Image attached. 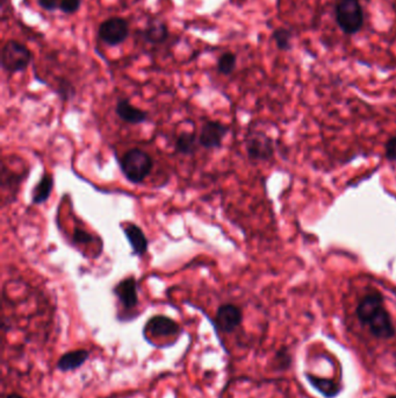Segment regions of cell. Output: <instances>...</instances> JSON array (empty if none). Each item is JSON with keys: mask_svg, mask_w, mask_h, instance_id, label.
I'll use <instances>...</instances> for the list:
<instances>
[{"mask_svg": "<svg viewBox=\"0 0 396 398\" xmlns=\"http://www.w3.org/2000/svg\"><path fill=\"white\" fill-rule=\"evenodd\" d=\"M142 39L149 45H162L170 38V31L166 23L161 19L149 20L145 30L140 33Z\"/></svg>", "mask_w": 396, "mask_h": 398, "instance_id": "14", "label": "cell"}, {"mask_svg": "<svg viewBox=\"0 0 396 398\" xmlns=\"http://www.w3.org/2000/svg\"><path fill=\"white\" fill-rule=\"evenodd\" d=\"M229 131L230 128L228 125L219 120H207L200 130V147L207 150L222 148L223 140L228 136Z\"/></svg>", "mask_w": 396, "mask_h": 398, "instance_id": "10", "label": "cell"}, {"mask_svg": "<svg viewBox=\"0 0 396 398\" xmlns=\"http://www.w3.org/2000/svg\"><path fill=\"white\" fill-rule=\"evenodd\" d=\"M72 241H74L76 246H81V245H90L94 243V236L89 233L87 231L81 230L76 227L74 231V236H72Z\"/></svg>", "mask_w": 396, "mask_h": 398, "instance_id": "22", "label": "cell"}, {"mask_svg": "<svg viewBox=\"0 0 396 398\" xmlns=\"http://www.w3.org/2000/svg\"><path fill=\"white\" fill-rule=\"evenodd\" d=\"M4 398H26L25 396L20 395L18 392H10L7 395L4 396Z\"/></svg>", "mask_w": 396, "mask_h": 398, "instance_id": "26", "label": "cell"}, {"mask_svg": "<svg viewBox=\"0 0 396 398\" xmlns=\"http://www.w3.org/2000/svg\"><path fill=\"white\" fill-rule=\"evenodd\" d=\"M274 368L277 370H286L292 366V354L286 346H283L274 354Z\"/></svg>", "mask_w": 396, "mask_h": 398, "instance_id": "20", "label": "cell"}, {"mask_svg": "<svg viewBox=\"0 0 396 398\" xmlns=\"http://www.w3.org/2000/svg\"><path fill=\"white\" fill-rule=\"evenodd\" d=\"M90 350L79 348V350H69L62 354L56 363V369L60 372H76L84 366L87 360L90 359Z\"/></svg>", "mask_w": 396, "mask_h": 398, "instance_id": "13", "label": "cell"}, {"mask_svg": "<svg viewBox=\"0 0 396 398\" xmlns=\"http://www.w3.org/2000/svg\"><path fill=\"white\" fill-rule=\"evenodd\" d=\"M54 185H55L54 176L50 172H43V176L40 177L39 182L33 188L32 204L43 205L47 203L50 196H52Z\"/></svg>", "mask_w": 396, "mask_h": 398, "instance_id": "17", "label": "cell"}, {"mask_svg": "<svg viewBox=\"0 0 396 398\" xmlns=\"http://www.w3.org/2000/svg\"><path fill=\"white\" fill-rule=\"evenodd\" d=\"M129 23L121 16H111L100 23L98 36L100 41L110 47L123 45L129 38Z\"/></svg>", "mask_w": 396, "mask_h": 398, "instance_id": "6", "label": "cell"}, {"mask_svg": "<svg viewBox=\"0 0 396 398\" xmlns=\"http://www.w3.org/2000/svg\"><path fill=\"white\" fill-rule=\"evenodd\" d=\"M385 156L388 161L396 162V136L387 140L386 145H385Z\"/></svg>", "mask_w": 396, "mask_h": 398, "instance_id": "24", "label": "cell"}, {"mask_svg": "<svg viewBox=\"0 0 396 398\" xmlns=\"http://www.w3.org/2000/svg\"><path fill=\"white\" fill-rule=\"evenodd\" d=\"M56 92H57L62 101H68L69 99H71V98L74 97V94H76V90H74V87H72L70 82L67 81V79H63V81L58 84Z\"/></svg>", "mask_w": 396, "mask_h": 398, "instance_id": "23", "label": "cell"}, {"mask_svg": "<svg viewBox=\"0 0 396 398\" xmlns=\"http://www.w3.org/2000/svg\"><path fill=\"white\" fill-rule=\"evenodd\" d=\"M272 39H273L279 50L287 52V50H290V49H292L293 34H292L290 30L283 28V27L277 28V30L274 31L273 34H272Z\"/></svg>", "mask_w": 396, "mask_h": 398, "instance_id": "19", "label": "cell"}, {"mask_svg": "<svg viewBox=\"0 0 396 398\" xmlns=\"http://www.w3.org/2000/svg\"><path fill=\"white\" fill-rule=\"evenodd\" d=\"M236 67H237V56L235 52H223L217 60V65H216L217 72L223 76H230L232 72H235Z\"/></svg>", "mask_w": 396, "mask_h": 398, "instance_id": "18", "label": "cell"}, {"mask_svg": "<svg viewBox=\"0 0 396 398\" xmlns=\"http://www.w3.org/2000/svg\"><path fill=\"white\" fill-rule=\"evenodd\" d=\"M305 377L312 388L315 389L316 392L321 394L324 398L339 397L343 392V385L335 380L312 375L310 372H306Z\"/></svg>", "mask_w": 396, "mask_h": 398, "instance_id": "15", "label": "cell"}, {"mask_svg": "<svg viewBox=\"0 0 396 398\" xmlns=\"http://www.w3.org/2000/svg\"><path fill=\"white\" fill-rule=\"evenodd\" d=\"M386 398H396V395H390L388 397Z\"/></svg>", "mask_w": 396, "mask_h": 398, "instance_id": "27", "label": "cell"}, {"mask_svg": "<svg viewBox=\"0 0 396 398\" xmlns=\"http://www.w3.org/2000/svg\"><path fill=\"white\" fill-rule=\"evenodd\" d=\"M58 4H60V11L62 13L70 16V14L77 13L78 11L81 10L83 0H58Z\"/></svg>", "mask_w": 396, "mask_h": 398, "instance_id": "21", "label": "cell"}, {"mask_svg": "<svg viewBox=\"0 0 396 398\" xmlns=\"http://www.w3.org/2000/svg\"><path fill=\"white\" fill-rule=\"evenodd\" d=\"M337 26L346 35H354L364 26V10L359 0H337L335 4Z\"/></svg>", "mask_w": 396, "mask_h": 398, "instance_id": "3", "label": "cell"}, {"mask_svg": "<svg viewBox=\"0 0 396 398\" xmlns=\"http://www.w3.org/2000/svg\"><path fill=\"white\" fill-rule=\"evenodd\" d=\"M121 230L126 236L129 246L132 248V255L142 258L149 250V240L145 231L135 223H127L121 225Z\"/></svg>", "mask_w": 396, "mask_h": 398, "instance_id": "11", "label": "cell"}, {"mask_svg": "<svg viewBox=\"0 0 396 398\" xmlns=\"http://www.w3.org/2000/svg\"><path fill=\"white\" fill-rule=\"evenodd\" d=\"M356 316L363 326L368 327V332L374 338L390 340L395 337L393 318L385 308V297L380 292L372 290L365 294L358 302Z\"/></svg>", "mask_w": 396, "mask_h": 398, "instance_id": "1", "label": "cell"}, {"mask_svg": "<svg viewBox=\"0 0 396 398\" xmlns=\"http://www.w3.org/2000/svg\"><path fill=\"white\" fill-rule=\"evenodd\" d=\"M243 311L239 305L225 303L220 305L216 310L214 324L217 332L223 334H232L243 323Z\"/></svg>", "mask_w": 396, "mask_h": 398, "instance_id": "8", "label": "cell"}, {"mask_svg": "<svg viewBox=\"0 0 396 398\" xmlns=\"http://www.w3.org/2000/svg\"><path fill=\"white\" fill-rule=\"evenodd\" d=\"M32 61V50L16 40H9L1 48L0 63L4 72L7 74L26 72Z\"/></svg>", "mask_w": 396, "mask_h": 398, "instance_id": "4", "label": "cell"}, {"mask_svg": "<svg viewBox=\"0 0 396 398\" xmlns=\"http://www.w3.org/2000/svg\"><path fill=\"white\" fill-rule=\"evenodd\" d=\"M36 3L47 12H55L56 10H60L58 0H36Z\"/></svg>", "mask_w": 396, "mask_h": 398, "instance_id": "25", "label": "cell"}, {"mask_svg": "<svg viewBox=\"0 0 396 398\" xmlns=\"http://www.w3.org/2000/svg\"><path fill=\"white\" fill-rule=\"evenodd\" d=\"M199 147V134L196 127L192 131H181L174 141V149L181 155H194Z\"/></svg>", "mask_w": 396, "mask_h": 398, "instance_id": "16", "label": "cell"}, {"mask_svg": "<svg viewBox=\"0 0 396 398\" xmlns=\"http://www.w3.org/2000/svg\"><path fill=\"white\" fill-rule=\"evenodd\" d=\"M116 117L129 125H141L149 120L148 111L134 106L127 98H119L115 105Z\"/></svg>", "mask_w": 396, "mask_h": 398, "instance_id": "12", "label": "cell"}, {"mask_svg": "<svg viewBox=\"0 0 396 398\" xmlns=\"http://www.w3.org/2000/svg\"><path fill=\"white\" fill-rule=\"evenodd\" d=\"M112 294L125 312L135 310L139 306V282L134 275L127 276L118 282L112 288Z\"/></svg>", "mask_w": 396, "mask_h": 398, "instance_id": "9", "label": "cell"}, {"mask_svg": "<svg viewBox=\"0 0 396 398\" xmlns=\"http://www.w3.org/2000/svg\"><path fill=\"white\" fill-rule=\"evenodd\" d=\"M245 150L251 162H268L274 156V141L265 132L250 130L245 136Z\"/></svg>", "mask_w": 396, "mask_h": 398, "instance_id": "5", "label": "cell"}, {"mask_svg": "<svg viewBox=\"0 0 396 398\" xmlns=\"http://www.w3.org/2000/svg\"><path fill=\"white\" fill-rule=\"evenodd\" d=\"M120 170L127 181L132 184H142L152 174L154 159L143 149L132 148L127 150L119 160Z\"/></svg>", "mask_w": 396, "mask_h": 398, "instance_id": "2", "label": "cell"}, {"mask_svg": "<svg viewBox=\"0 0 396 398\" xmlns=\"http://www.w3.org/2000/svg\"><path fill=\"white\" fill-rule=\"evenodd\" d=\"M183 328L177 321L165 314H155L149 318L143 327V337L152 343L154 338L179 337Z\"/></svg>", "mask_w": 396, "mask_h": 398, "instance_id": "7", "label": "cell"}]
</instances>
